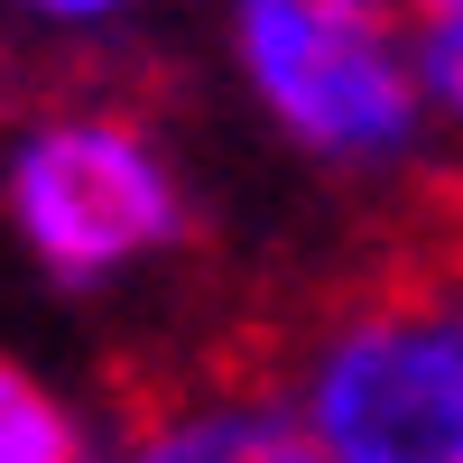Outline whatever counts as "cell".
Segmentation results:
<instances>
[{"label":"cell","instance_id":"1","mask_svg":"<svg viewBox=\"0 0 463 463\" xmlns=\"http://www.w3.org/2000/svg\"><path fill=\"white\" fill-rule=\"evenodd\" d=\"M222 56L260 121L334 176H390L427 148L408 0H222Z\"/></svg>","mask_w":463,"mask_h":463},{"label":"cell","instance_id":"2","mask_svg":"<svg viewBox=\"0 0 463 463\" xmlns=\"http://www.w3.org/2000/svg\"><path fill=\"white\" fill-rule=\"evenodd\" d=\"M0 222L47 288L102 297L185 250L195 195H185V167L167 158V139L148 121L111 102H74V111H37L10 130Z\"/></svg>","mask_w":463,"mask_h":463},{"label":"cell","instance_id":"3","mask_svg":"<svg viewBox=\"0 0 463 463\" xmlns=\"http://www.w3.org/2000/svg\"><path fill=\"white\" fill-rule=\"evenodd\" d=\"M279 390L325 463H463V269L334 306Z\"/></svg>","mask_w":463,"mask_h":463},{"label":"cell","instance_id":"4","mask_svg":"<svg viewBox=\"0 0 463 463\" xmlns=\"http://www.w3.org/2000/svg\"><path fill=\"white\" fill-rule=\"evenodd\" d=\"M102 463H325V454L306 445L288 390H269V380H195V390H167L148 417H130Z\"/></svg>","mask_w":463,"mask_h":463},{"label":"cell","instance_id":"5","mask_svg":"<svg viewBox=\"0 0 463 463\" xmlns=\"http://www.w3.org/2000/svg\"><path fill=\"white\" fill-rule=\"evenodd\" d=\"M102 454H111V436L47 371L0 353V463H102Z\"/></svg>","mask_w":463,"mask_h":463},{"label":"cell","instance_id":"6","mask_svg":"<svg viewBox=\"0 0 463 463\" xmlns=\"http://www.w3.org/2000/svg\"><path fill=\"white\" fill-rule=\"evenodd\" d=\"M417 102H427V139L463 148V10L417 19Z\"/></svg>","mask_w":463,"mask_h":463},{"label":"cell","instance_id":"7","mask_svg":"<svg viewBox=\"0 0 463 463\" xmlns=\"http://www.w3.org/2000/svg\"><path fill=\"white\" fill-rule=\"evenodd\" d=\"M130 10L139 0H0V19H28V28H56V37H102Z\"/></svg>","mask_w":463,"mask_h":463},{"label":"cell","instance_id":"8","mask_svg":"<svg viewBox=\"0 0 463 463\" xmlns=\"http://www.w3.org/2000/svg\"><path fill=\"white\" fill-rule=\"evenodd\" d=\"M463 0H408V19H454Z\"/></svg>","mask_w":463,"mask_h":463}]
</instances>
